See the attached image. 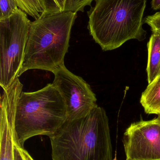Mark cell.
Segmentation results:
<instances>
[{
	"instance_id": "1",
	"label": "cell",
	"mask_w": 160,
	"mask_h": 160,
	"mask_svg": "<svg viewBox=\"0 0 160 160\" xmlns=\"http://www.w3.org/2000/svg\"><path fill=\"white\" fill-rule=\"evenodd\" d=\"M49 138L52 160H113L109 118L100 106L67 120Z\"/></svg>"
},
{
	"instance_id": "2",
	"label": "cell",
	"mask_w": 160,
	"mask_h": 160,
	"mask_svg": "<svg viewBox=\"0 0 160 160\" xmlns=\"http://www.w3.org/2000/svg\"><path fill=\"white\" fill-rule=\"evenodd\" d=\"M87 12L88 29L104 51L118 48L132 39L143 41L147 0H95Z\"/></svg>"
},
{
	"instance_id": "3",
	"label": "cell",
	"mask_w": 160,
	"mask_h": 160,
	"mask_svg": "<svg viewBox=\"0 0 160 160\" xmlns=\"http://www.w3.org/2000/svg\"><path fill=\"white\" fill-rule=\"evenodd\" d=\"M77 17L75 12H62L43 16L32 22L19 77L32 69L53 73L65 64Z\"/></svg>"
},
{
	"instance_id": "4",
	"label": "cell",
	"mask_w": 160,
	"mask_h": 160,
	"mask_svg": "<svg viewBox=\"0 0 160 160\" xmlns=\"http://www.w3.org/2000/svg\"><path fill=\"white\" fill-rule=\"evenodd\" d=\"M67 119L65 102L52 83L34 92L22 91L16 108L14 142L23 148L25 142L32 137H49Z\"/></svg>"
},
{
	"instance_id": "5",
	"label": "cell",
	"mask_w": 160,
	"mask_h": 160,
	"mask_svg": "<svg viewBox=\"0 0 160 160\" xmlns=\"http://www.w3.org/2000/svg\"><path fill=\"white\" fill-rule=\"evenodd\" d=\"M31 23L27 14L19 8L0 20V85L3 89L8 88L19 77Z\"/></svg>"
},
{
	"instance_id": "6",
	"label": "cell",
	"mask_w": 160,
	"mask_h": 160,
	"mask_svg": "<svg viewBox=\"0 0 160 160\" xmlns=\"http://www.w3.org/2000/svg\"><path fill=\"white\" fill-rule=\"evenodd\" d=\"M52 84L58 89L66 105L68 120L80 118L97 107L95 94L82 78L63 65L54 72Z\"/></svg>"
},
{
	"instance_id": "7",
	"label": "cell",
	"mask_w": 160,
	"mask_h": 160,
	"mask_svg": "<svg viewBox=\"0 0 160 160\" xmlns=\"http://www.w3.org/2000/svg\"><path fill=\"white\" fill-rule=\"evenodd\" d=\"M126 160H160V123L157 118L132 123L123 138Z\"/></svg>"
},
{
	"instance_id": "8",
	"label": "cell",
	"mask_w": 160,
	"mask_h": 160,
	"mask_svg": "<svg viewBox=\"0 0 160 160\" xmlns=\"http://www.w3.org/2000/svg\"><path fill=\"white\" fill-rule=\"evenodd\" d=\"M23 87L19 80L17 79L8 88L3 89L0 106V160H15V115Z\"/></svg>"
},
{
	"instance_id": "9",
	"label": "cell",
	"mask_w": 160,
	"mask_h": 160,
	"mask_svg": "<svg viewBox=\"0 0 160 160\" xmlns=\"http://www.w3.org/2000/svg\"><path fill=\"white\" fill-rule=\"evenodd\" d=\"M147 43V73L148 84L153 82L160 74V33L152 31Z\"/></svg>"
},
{
	"instance_id": "10",
	"label": "cell",
	"mask_w": 160,
	"mask_h": 160,
	"mask_svg": "<svg viewBox=\"0 0 160 160\" xmlns=\"http://www.w3.org/2000/svg\"><path fill=\"white\" fill-rule=\"evenodd\" d=\"M140 102L147 114L158 115L160 113V74L148 84L142 93Z\"/></svg>"
},
{
	"instance_id": "11",
	"label": "cell",
	"mask_w": 160,
	"mask_h": 160,
	"mask_svg": "<svg viewBox=\"0 0 160 160\" xmlns=\"http://www.w3.org/2000/svg\"><path fill=\"white\" fill-rule=\"evenodd\" d=\"M20 9L35 20L49 15L46 0H16Z\"/></svg>"
},
{
	"instance_id": "12",
	"label": "cell",
	"mask_w": 160,
	"mask_h": 160,
	"mask_svg": "<svg viewBox=\"0 0 160 160\" xmlns=\"http://www.w3.org/2000/svg\"><path fill=\"white\" fill-rule=\"evenodd\" d=\"M18 8L16 0H0V20L10 17Z\"/></svg>"
},
{
	"instance_id": "13",
	"label": "cell",
	"mask_w": 160,
	"mask_h": 160,
	"mask_svg": "<svg viewBox=\"0 0 160 160\" xmlns=\"http://www.w3.org/2000/svg\"><path fill=\"white\" fill-rule=\"evenodd\" d=\"M94 0H65L64 12L77 13L79 11L84 12L85 6H91Z\"/></svg>"
},
{
	"instance_id": "14",
	"label": "cell",
	"mask_w": 160,
	"mask_h": 160,
	"mask_svg": "<svg viewBox=\"0 0 160 160\" xmlns=\"http://www.w3.org/2000/svg\"><path fill=\"white\" fill-rule=\"evenodd\" d=\"M50 14L64 12L65 0H46Z\"/></svg>"
},
{
	"instance_id": "15",
	"label": "cell",
	"mask_w": 160,
	"mask_h": 160,
	"mask_svg": "<svg viewBox=\"0 0 160 160\" xmlns=\"http://www.w3.org/2000/svg\"><path fill=\"white\" fill-rule=\"evenodd\" d=\"M14 157L15 160H26L20 148L14 142Z\"/></svg>"
},
{
	"instance_id": "16",
	"label": "cell",
	"mask_w": 160,
	"mask_h": 160,
	"mask_svg": "<svg viewBox=\"0 0 160 160\" xmlns=\"http://www.w3.org/2000/svg\"><path fill=\"white\" fill-rule=\"evenodd\" d=\"M151 3L153 10H160V0H152Z\"/></svg>"
},
{
	"instance_id": "17",
	"label": "cell",
	"mask_w": 160,
	"mask_h": 160,
	"mask_svg": "<svg viewBox=\"0 0 160 160\" xmlns=\"http://www.w3.org/2000/svg\"><path fill=\"white\" fill-rule=\"evenodd\" d=\"M23 154V156H24V158H25L26 160H34V159L32 158V156L30 155V154L27 152L26 150L23 148H20Z\"/></svg>"
},
{
	"instance_id": "18",
	"label": "cell",
	"mask_w": 160,
	"mask_h": 160,
	"mask_svg": "<svg viewBox=\"0 0 160 160\" xmlns=\"http://www.w3.org/2000/svg\"><path fill=\"white\" fill-rule=\"evenodd\" d=\"M157 119L158 120V121H159L160 123V113L158 115L157 117Z\"/></svg>"
},
{
	"instance_id": "19",
	"label": "cell",
	"mask_w": 160,
	"mask_h": 160,
	"mask_svg": "<svg viewBox=\"0 0 160 160\" xmlns=\"http://www.w3.org/2000/svg\"><path fill=\"white\" fill-rule=\"evenodd\" d=\"M113 160H117L116 159V158H115Z\"/></svg>"
},
{
	"instance_id": "20",
	"label": "cell",
	"mask_w": 160,
	"mask_h": 160,
	"mask_svg": "<svg viewBox=\"0 0 160 160\" xmlns=\"http://www.w3.org/2000/svg\"></svg>"
}]
</instances>
